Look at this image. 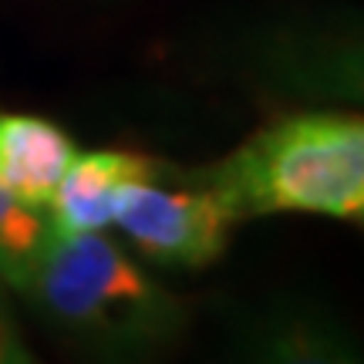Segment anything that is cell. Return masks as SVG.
Wrapping results in <instances>:
<instances>
[{"label": "cell", "mask_w": 364, "mask_h": 364, "mask_svg": "<svg viewBox=\"0 0 364 364\" xmlns=\"http://www.w3.org/2000/svg\"><path fill=\"white\" fill-rule=\"evenodd\" d=\"M75 156L71 135L54 122L0 112V189L17 203L44 213Z\"/></svg>", "instance_id": "cell-6"}, {"label": "cell", "mask_w": 364, "mask_h": 364, "mask_svg": "<svg viewBox=\"0 0 364 364\" xmlns=\"http://www.w3.org/2000/svg\"><path fill=\"white\" fill-rule=\"evenodd\" d=\"M24 361H31V351H27L11 311H7V304L0 297V364H24Z\"/></svg>", "instance_id": "cell-9"}, {"label": "cell", "mask_w": 364, "mask_h": 364, "mask_svg": "<svg viewBox=\"0 0 364 364\" xmlns=\"http://www.w3.org/2000/svg\"><path fill=\"white\" fill-rule=\"evenodd\" d=\"M24 297L48 324L91 351L149 354L176 344L189 324L186 304L102 230L48 233Z\"/></svg>", "instance_id": "cell-2"}, {"label": "cell", "mask_w": 364, "mask_h": 364, "mask_svg": "<svg viewBox=\"0 0 364 364\" xmlns=\"http://www.w3.org/2000/svg\"><path fill=\"white\" fill-rule=\"evenodd\" d=\"M257 78L287 98L364 108V14L277 24L253 44Z\"/></svg>", "instance_id": "cell-4"}, {"label": "cell", "mask_w": 364, "mask_h": 364, "mask_svg": "<svg viewBox=\"0 0 364 364\" xmlns=\"http://www.w3.org/2000/svg\"><path fill=\"white\" fill-rule=\"evenodd\" d=\"M48 243V220L41 209L17 203L0 189V287L24 294Z\"/></svg>", "instance_id": "cell-8"}, {"label": "cell", "mask_w": 364, "mask_h": 364, "mask_svg": "<svg viewBox=\"0 0 364 364\" xmlns=\"http://www.w3.org/2000/svg\"><path fill=\"white\" fill-rule=\"evenodd\" d=\"M236 220L324 216L364 226V112H294L196 172Z\"/></svg>", "instance_id": "cell-1"}, {"label": "cell", "mask_w": 364, "mask_h": 364, "mask_svg": "<svg viewBox=\"0 0 364 364\" xmlns=\"http://www.w3.org/2000/svg\"><path fill=\"white\" fill-rule=\"evenodd\" d=\"M247 348L267 361H358V341L338 317L314 307H277L250 324Z\"/></svg>", "instance_id": "cell-7"}, {"label": "cell", "mask_w": 364, "mask_h": 364, "mask_svg": "<svg viewBox=\"0 0 364 364\" xmlns=\"http://www.w3.org/2000/svg\"><path fill=\"white\" fill-rule=\"evenodd\" d=\"M159 176L125 186L112 223L145 260L159 267L203 270L220 260L233 223H240L233 209L203 179H196V186H162Z\"/></svg>", "instance_id": "cell-3"}, {"label": "cell", "mask_w": 364, "mask_h": 364, "mask_svg": "<svg viewBox=\"0 0 364 364\" xmlns=\"http://www.w3.org/2000/svg\"><path fill=\"white\" fill-rule=\"evenodd\" d=\"M162 166L156 159L122 149H102L75 156L68 172L61 176L48 203V233L51 236H75V233H98L112 226L118 196L125 186L149 176H159Z\"/></svg>", "instance_id": "cell-5"}]
</instances>
